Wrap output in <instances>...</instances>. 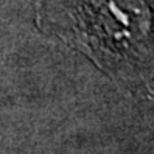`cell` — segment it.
Wrapping results in <instances>:
<instances>
[{"mask_svg": "<svg viewBox=\"0 0 154 154\" xmlns=\"http://www.w3.org/2000/svg\"><path fill=\"white\" fill-rule=\"evenodd\" d=\"M36 23L109 75L135 70L154 38L148 0H36Z\"/></svg>", "mask_w": 154, "mask_h": 154, "instance_id": "6da1fadb", "label": "cell"}]
</instances>
